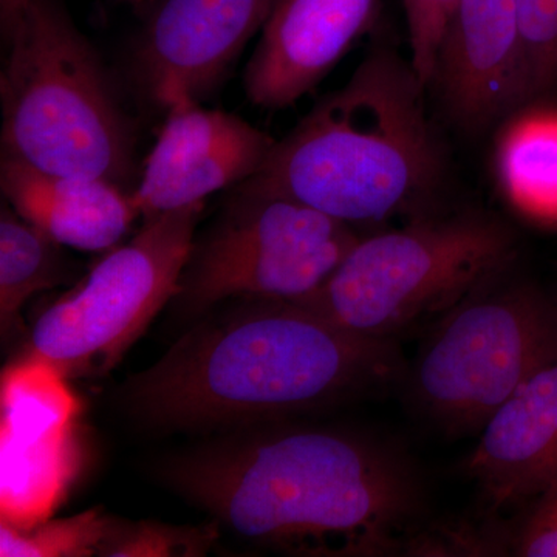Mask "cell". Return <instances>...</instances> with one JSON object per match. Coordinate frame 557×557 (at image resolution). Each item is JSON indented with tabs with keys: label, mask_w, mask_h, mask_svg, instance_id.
Listing matches in <instances>:
<instances>
[{
	"label": "cell",
	"mask_w": 557,
	"mask_h": 557,
	"mask_svg": "<svg viewBox=\"0 0 557 557\" xmlns=\"http://www.w3.org/2000/svg\"><path fill=\"white\" fill-rule=\"evenodd\" d=\"M164 478L237 536L292 555H386L421 505L401 454L336 429L222 443L170 461Z\"/></svg>",
	"instance_id": "cell-1"
},
{
	"label": "cell",
	"mask_w": 557,
	"mask_h": 557,
	"mask_svg": "<svg viewBox=\"0 0 557 557\" xmlns=\"http://www.w3.org/2000/svg\"><path fill=\"white\" fill-rule=\"evenodd\" d=\"M233 300L124 384L135 417L168 431L228 426L376 391L401 370L391 339L358 335L293 300Z\"/></svg>",
	"instance_id": "cell-2"
},
{
	"label": "cell",
	"mask_w": 557,
	"mask_h": 557,
	"mask_svg": "<svg viewBox=\"0 0 557 557\" xmlns=\"http://www.w3.org/2000/svg\"><path fill=\"white\" fill-rule=\"evenodd\" d=\"M426 90L409 58L370 51L237 190L298 201L355 230L420 208L443 174Z\"/></svg>",
	"instance_id": "cell-3"
},
{
	"label": "cell",
	"mask_w": 557,
	"mask_h": 557,
	"mask_svg": "<svg viewBox=\"0 0 557 557\" xmlns=\"http://www.w3.org/2000/svg\"><path fill=\"white\" fill-rule=\"evenodd\" d=\"M2 156L126 185L134 139L104 65L57 0H30L5 36Z\"/></svg>",
	"instance_id": "cell-4"
},
{
	"label": "cell",
	"mask_w": 557,
	"mask_h": 557,
	"mask_svg": "<svg viewBox=\"0 0 557 557\" xmlns=\"http://www.w3.org/2000/svg\"><path fill=\"white\" fill-rule=\"evenodd\" d=\"M515 244L504 223L485 215L418 219L359 237L314 292L293 302L358 335L391 339L482 288Z\"/></svg>",
	"instance_id": "cell-5"
},
{
	"label": "cell",
	"mask_w": 557,
	"mask_h": 557,
	"mask_svg": "<svg viewBox=\"0 0 557 557\" xmlns=\"http://www.w3.org/2000/svg\"><path fill=\"white\" fill-rule=\"evenodd\" d=\"M203 208L145 220L131 242L110 249L40 314L22 357L40 359L67 380L108 375L177 296Z\"/></svg>",
	"instance_id": "cell-6"
},
{
	"label": "cell",
	"mask_w": 557,
	"mask_h": 557,
	"mask_svg": "<svg viewBox=\"0 0 557 557\" xmlns=\"http://www.w3.org/2000/svg\"><path fill=\"white\" fill-rule=\"evenodd\" d=\"M478 292L448 310L410 373L418 406L450 432L485 426L557 347V304L544 293L527 284Z\"/></svg>",
	"instance_id": "cell-7"
},
{
	"label": "cell",
	"mask_w": 557,
	"mask_h": 557,
	"mask_svg": "<svg viewBox=\"0 0 557 557\" xmlns=\"http://www.w3.org/2000/svg\"><path fill=\"white\" fill-rule=\"evenodd\" d=\"M357 230L298 201L236 190L194 239L175 304L200 314L225 300H298L314 292L359 239Z\"/></svg>",
	"instance_id": "cell-8"
},
{
	"label": "cell",
	"mask_w": 557,
	"mask_h": 557,
	"mask_svg": "<svg viewBox=\"0 0 557 557\" xmlns=\"http://www.w3.org/2000/svg\"><path fill=\"white\" fill-rule=\"evenodd\" d=\"M0 391V518L25 530L49 520L78 479L83 405L57 369L22 355Z\"/></svg>",
	"instance_id": "cell-9"
},
{
	"label": "cell",
	"mask_w": 557,
	"mask_h": 557,
	"mask_svg": "<svg viewBox=\"0 0 557 557\" xmlns=\"http://www.w3.org/2000/svg\"><path fill=\"white\" fill-rule=\"evenodd\" d=\"M164 110L166 120L132 190L143 220L239 186L262 170L276 145L248 121L205 109L194 98H175Z\"/></svg>",
	"instance_id": "cell-10"
},
{
	"label": "cell",
	"mask_w": 557,
	"mask_h": 557,
	"mask_svg": "<svg viewBox=\"0 0 557 557\" xmlns=\"http://www.w3.org/2000/svg\"><path fill=\"white\" fill-rule=\"evenodd\" d=\"M429 89L438 91L443 108L467 131L531 102L516 0H458Z\"/></svg>",
	"instance_id": "cell-11"
},
{
	"label": "cell",
	"mask_w": 557,
	"mask_h": 557,
	"mask_svg": "<svg viewBox=\"0 0 557 557\" xmlns=\"http://www.w3.org/2000/svg\"><path fill=\"white\" fill-rule=\"evenodd\" d=\"M276 0H163L150 17L138 67L161 108L201 100L269 21Z\"/></svg>",
	"instance_id": "cell-12"
},
{
	"label": "cell",
	"mask_w": 557,
	"mask_h": 557,
	"mask_svg": "<svg viewBox=\"0 0 557 557\" xmlns=\"http://www.w3.org/2000/svg\"><path fill=\"white\" fill-rule=\"evenodd\" d=\"M376 0H276L245 70V94L285 109L310 94L370 27Z\"/></svg>",
	"instance_id": "cell-13"
},
{
	"label": "cell",
	"mask_w": 557,
	"mask_h": 557,
	"mask_svg": "<svg viewBox=\"0 0 557 557\" xmlns=\"http://www.w3.org/2000/svg\"><path fill=\"white\" fill-rule=\"evenodd\" d=\"M467 461L496 507L533 500L557 479V347L480 429Z\"/></svg>",
	"instance_id": "cell-14"
},
{
	"label": "cell",
	"mask_w": 557,
	"mask_h": 557,
	"mask_svg": "<svg viewBox=\"0 0 557 557\" xmlns=\"http://www.w3.org/2000/svg\"><path fill=\"white\" fill-rule=\"evenodd\" d=\"M0 188L22 219L62 247L110 251L141 218L134 193L95 177L49 174L2 156Z\"/></svg>",
	"instance_id": "cell-15"
},
{
	"label": "cell",
	"mask_w": 557,
	"mask_h": 557,
	"mask_svg": "<svg viewBox=\"0 0 557 557\" xmlns=\"http://www.w3.org/2000/svg\"><path fill=\"white\" fill-rule=\"evenodd\" d=\"M58 244L9 203L0 215V327L10 335L20 322L22 307L36 293L65 284L72 276Z\"/></svg>",
	"instance_id": "cell-16"
},
{
	"label": "cell",
	"mask_w": 557,
	"mask_h": 557,
	"mask_svg": "<svg viewBox=\"0 0 557 557\" xmlns=\"http://www.w3.org/2000/svg\"><path fill=\"white\" fill-rule=\"evenodd\" d=\"M119 523L97 509L69 519L46 520L32 528L0 522L2 557H86L100 555Z\"/></svg>",
	"instance_id": "cell-17"
},
{
	"label": "cell",
	"mask_w": 557,
	"mask_h": 557,
	"mask_svg": "<svg viewBox=\"0 0 557 557\" xmlns=\"http://www.w3.org/2000/svg\"><path fill=\"white\" fill-rule=\"evenodd\" d=\"M509 172L520 196L557 203V124H534L512 137Z\"/></svg>",
	"instance_id": "cell-18"
},
{
	"label": "cell",
	"mask_w": 557,
	"mask_h": 557,
	"mask_svg": "<svg viewBox=\"0 0 557 557\" xmlns=\"http://www.w3.org/2000/svg\"><path fill=\"white\" fill-rule=\"evenodd\" d=\"M531 101L557 91V0H516Z\"/></svg>",
	"instance_id": "cell-19"
},
{
	"label": "cell",
	"mask_w": 557,
	"mask_h": 557,
	"mask_svg": "<svg viewBox=\"0 0 557 557\" xmlns=\"http://www.w3.org/2000/svg\"><path fill=\"white\" fill-rule=\"evenodd\" d=\"M214 536V531L160 523L116 525L98 556H201Z\"/></svg>",
	"instance_id": "cell-20"
},
{
	"label": "cell",
	"mask_w": 557,
	"mask_h": 557,
	"mask_svg": "<svg viewBox=\"0 0 557 557\" xmlns=\"http://www.w3.org/2000/svg\"><path fill=\"white\" fill-rule=\"evenodd\" d=\"M458 0H403L409 36V61L429 89L435 58Z\"/></svg>",
	"instance_id": "cell-21"
},
{
	"label": "cell",
	"mask_w": 557,
	"mask_h": 557,
	"mask_svg": "<svg viewBox=\"0 0 557 557\" xmlns=\"http://www.w3.org/2000/svg\"><path fill=\"white\" fill-rule=\"evenodd\" d=\"M533 500L512 537V552L523 557H557V479Z\"/></svg>",
	"instance_id": "cell-22"
},
{
	"label": "cell",
	"mask_w": 557,
	"mask_h": 557,
	"mask_svg": "<svg viewBox=\"0 0 557 557\" xmlns=\"http://www.w3.org/2000/svg\"><path fill=\"white\" fill-rule=\"evenodd\" d=\"M30 0H0V25L3 38L11 32Z\"/></svg>",
	"instance_id": "cell-23"
}]
</instances>
